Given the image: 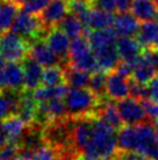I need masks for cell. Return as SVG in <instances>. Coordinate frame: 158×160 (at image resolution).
Instances as JSON below:
<instances>
[{"mask_svg":"<svg viewBox=\"0 0 158 160\" xmlns=\"http://www.w3.org/2000/svg\"><path fill=\"white\" fill-rule=\"evenodd\" d=\"M132 0H116V12L123 13L128 12L132 7Z\"/></svg>","mask_w":158,"mask_h":160,"instance_id":"obj_40","label":"cell"},{"mask_svg":"<svg viewBox=\"0 0 158 160\" xmlns=\"http://www.w3.org/2000/svg\"><path fill=\"white\" fill-rule=\"evenodd\" d=\"M20 7L14 0H0V35L12 28Z\"/></svg>","mask_w":158,"mask_h":160,"instance_id":"obj_18","label":"cell"},{"mask_svg":"<svg viewBox=\"0 0 158 160\" xmlns=\"http://www.w3.org/2000/svg\"><path fill=\"white\" fill-rule=\"evenodd\" d=\"M143 48L134 36H121L116 41V49L121 61H135L141 56Z\"/></svg>","mask_w":158,"mask_h":160,"instance_id":"obj_15","label":"cell"},{"mask_svg":"<svg viewBox=\"0 0 158 160\" xmlns=\"http://www.w3.org/2000/svg\"><path fill=\"white\" fill-rule=\"evenodd\" d=\"M69 89L66 84L55 85V87H48V85H40L39 88L33 90V95L37 102H44L49 101L51 98L61 97L65 98Z\"/></svg>","mask_w":158,"mask_h":160,"instance_id":"obj_26","label":"cell"},{"mask_svg":"<svg viewBox=\"0 0 158 160\" xmlns=\"http://www.w3.org/2000/svg\"><path fill=\"white\" fill-rule=\"evenodd\" d=\"M39 102L35 99L34 95L30 90H22L20 96V102L16 110V113L27 126H31L35 124L36 112H37Z\"/></svg>","mask_w":158,"mask_h":160,"instance_id":"obj_12","label":"cell"},{"mask_svg":"<svg viewBox=\"0 0 158 160\" xmlns=\"http://www.w3.org/2000/svg\"><path fill=\"white\" fill-rule=\"evenodd\" d=\"M92 1H93V0H92Z\"/></svg>","mask_w":158,"mask_h":160,"instance_id":"obj_47","label":"cell"},{"mask_svg":"<svg viewBox=\"0 0 158 160\" xmlns=\"http://www.w3.org/2000/svg\"><path fill=\"white\" fill-rule=\"evenodd\" d=\"M95 58H97L98 64L100 67L101 71H112L118 67V62L121 61L118 56V49H116V43L105 48H101L99 50L93 52Z\"/></svg>","mask_w":158,"mask_h":160,"instance_id":"obj_20","label":"cell"},{"mask_svg":"<svg viewBox=\"0 0 158 160\" xmlns=\"http://www.w3.org/2000/svg\"><path fill=\"white\" fill-rule=\"evenodd\" d=\"M69 13V0H50L48 6L39 15L44 29L48 31L57 26L62 19Z\"/></svg>","mask_w":158,"mask_h":160,"instance_id":"obj_9","label":"cell"},{"mask_svg":"<svg viewBox=\"0 0 158 160\" xmlns=\"http://www.w3.org/2000/svg\"><path fill=\"white\" fill-rule=\"evenodd\" d=\"M130 12L140 21L146 22L157 19L158 7L155 0H132Z\"/></svg>","mask_w":158,"mask_h":160,"instance_id":"obj_19","label":"cell"},{"mask_svg":"<svg viewBox=\"0 0 158 160\" xmlns=\"http://www.w3.org/2000/svg\"><path fill=\"white\" fill-rule=\"evenodd\" d=\"M8 142H9V138L7 136V132L5 130L2 122L0 120V146H4L6 144H8Z\"/></svg>","mask_w":158,"mask_h":160,"instance_id":"obj_41","label":"cell"},{"mask_svg":"<svg viewBox=\"0 0 158 160\" xmlns=\"http://www.w3.org/2000/svg\"><path fill=\"white\" fill-rule=\"evenodd\" d=\"M98 116L115 130L122 129L123 122L118 113V107L116 104H114L113 99H110L109 97H106L101 101L99 110H98Z\"/></svg>","mask_w":158,"mask_h":160,"instance_id":"obj_17","label":"cell"},{"mask_svg":"<svg viewBox=\"0 0 158 160\" xmlns=\"http://www.w3.org/2000/svg\"><path fill=\"white\" fill-rule=\"evenodd\" d=\"M118 110L121 119L124 124L135 125L149 120V117L144 110V107L140 99L134 97H126L118 101Z\"/></svg>","mask_w":158,"mask_h":160,"instance_id":"obj_6","label":"cell"},{"mask_svg":"<svg viewBox=\"0 0 158 160\" xmlns=\"http://www.w3.org/2000/svg\"><path fill=\"white\" fill-rule=\"evenodd\" d=\"M9 115H14L13 109L7 97L0 91V119H4Z\"/></svg>","mask_w":158,"mask_h":160,"instance_id":"obj_37","label":"cell"},{"mask_svg":"<svg viewBox=\"0 0 158 160\" xmlns=\"http://www.w3.org/2000/svg\"><path fill=\"white\" fill-rule=\"evenodd\" d=\"M28 55L36 60L42 67H51L56 64H62L61 58L50 48V46L44 40V38L31 41L29 43Z\"/></svg>","mask_w":158,"mask_h":160,"instance_id":"obj_10","label":"cell"},{"mask_svg":"<svg viewBox=\"0 0 158 160\" xmlns=\"http://www.w3.org/2000/svg\"><path fill=\"white\" fill-rule=\"evenodd\" d=\"M14 1H15L16 4H19V5H20V6H21V7H22V5H23V4H26V2H27V1H28V0H14Z\"/></svg>","mask_w":158,"mask_h":160,"instance_id":"obj_43","label":"cell"},{"mask_svg":"<svg viewBox=\"0 0 158 160\" xmlns=\"http://www.w3.org/2000/svg\"><path fill=\"white\" fill-rule=\"evenodd\" d=\"M57 27H59L62 31L65 32L67 36L72 40L80 35H84V33H86V29H85L83 22L79 20L77 15H75L71 12H69L62 19V21L58 23Z\"/></svg>","mask_w":158,"mask_h":160,"instance_id":"obj_23","label":"cell"},{"mask_svg":"<svg viewBox=\"0 0 158 160\" xmlns=\"http://www.w3.org/2000/svg\"><path fill=\"white\" fill-rule=\"evenodd\" d=\"M145 85H146L148 99L158 103V74L152 80H150Z\"/></svg>","mask_w":158,"mask_h":160,"instance_id":"obj_36","label":"cell"},{"mask_svg":"<svg viewBox=\"0 0 158 160\" xmlns=\"http://www.w3.org/2000/svg\"><path fill=\"white\" fill-rule=\"evenodd\" d=\"M116 130L98 115L70 118V157L86 154L97 160H113L118 153Z\"/></svg>","mask_w":158,"mask_h":160,"instance_id":"obj_1","label":"cell"},{"mask_svg":"<svg viewBox=\"0 0 158 160\" xmlns=\"http://www.w3.org/2000/svg\"><path fill=\"white\" fill-rule=\"evenodd\" d=\"M44 40L50 46L57 56L61 58L62 64L66 66L69 62V49H70V38L59 27L55 26L47 31Z\"/></svg>","mask_w":158,"mask_h":160,"instance_id":"obj_8","label":"cell"},{"mask_svg":"<svg viewBox=\"0 0 158 160\" xmlns=\"http://www.w3.org/2000/svg\"><path fill=\"white\" fill-rule=\"evenodd\" d=\"M5 66V58H4V56L1 55V53H0V69L4 67Z\"/></svg>","mask_w":158,"mask_h":160,"instance_id":"obj_42","label":"cell"},{"mask_svg":"<svg viewBox=\"0 0 158 160\" xmlns=\"http://www.w3.org/2000/svg\"><path fill=\"white\" fill-rule=\"evenodd\" d=\"M67 115L70 118H77L88 115H98V110L102 99L97 97L86 88H71L65 98Z\"/></svg>","mask_w":158,"mask_h":160,"instance_id":"obj_3","label":"cell"},{"mask_svg":"<svg viewBox=\"0 0 158 160\" xmlns=\"http://www.w3.org/2000/svg\"><path fill=\"white\" fill-rule=\"evenodd\" d=\"M25 90L23 67L18 62H8L0 69V90Z\"/></svg>","mask_w":158,"mask_h":160,"instance_id":"obj_7","label":"cell"},{"mask_svg":"<svg viewBox=\"0 0 158 160\" xmlns=\"http://www.w3.org/2000/svg\"><path fill=\"white\" fill-rule=\"evenodd\" d=\"M29 41L11 31L0 35V53L8 62H22L28 56Z\"/></svg>","mask_w":158,"mask_h":160,"instance_id":"obj_4","label":"cell"},{"mask_svg":"<svg viewBox=\"0 0 158 160\" xmlns=\"http://www.w3.org/2000/svg\"><path fill=\"white\" fill-rule=\"evenodd\" d=\"M90 80H91L90 72L76 69L69 64L65 66V82L71 88H87L90 84Z\"/></svg>","mask_w":158,"mask_h":160,"instance_id":"obj_28","label":"cell"},{"mask_svg":"<svg viewBox=\"0 0 158 160\" xmlns=\"http://www.w3.org/2000/svg\"><path fill=\"white\" fill-rule=\"evenodd\" d=\"M158 38V21H146L143 22L140 27V31L137 33L136 39L143 47H152L155 41Z\"/></svg>","mask_w":158,"mask_h":160,"instance_id":"obj_27","label":"cell"},{"mask_svg":"<svg viewBox=\"0 0 158 160\" xmlns=\"http://www.w3.org/2000/svg\"><path fill=\"white\" fill-rule=\"evenodd\" d=\"M93 6L108 12H116V0H93Z\"/></svg>","mask_w":158,"mask_h":160,"instance_id":"obj_39","label":"cell"},{"mask_svg":"<svg viewBox=\"0 0 158 160\" xmlns=\"http://www.w3.org/2000/svg\"><path fill=\"white\" fill-rule=\"evenodd\" d=\"M12 31L18 33L22 38H25L27 41H29V43L31 41L41 39L47 33L39 15L28 13L23 9L20 11L16 15L12 26Z\"/></svg>","mask_w":158,"mask_h":160,"instance_id":"obj_5","label":"cell"},{"mask_svg":"<svg viewBox=\"0 0 158 160\" xmlns=\"http://www.w3.org/2000/svg\"><path fill=\"white\" fill-rule=\"evenodd\" d=\"M22 67L25 72V89L33 91L36 88H39L42 84V76H43L42 66L28 55L22 61Z\"/></svg>","mask_w":158,"mask_h":160,"instance_id":"obj_14","label":"cell"},{"mask_svg":"<svg viewBox=\"0 0 158 160\" xmlns=\"http://www.w3.org/2000/svg\"><path fill=\"white\" fill-rule=\"evenodd\" d=\"M42 84L48 87L66 84L65 82V66L56 64L51 67H47L43 70L42 76Z\"/></svg>","mask_w":158,"mask_h":160,"instance_id":"obj_29","label":"cell"},{"mask_svg":"<svg viewBox=\"0 0 158 160\" xmlns=\"http://www.w3.org/2000/svg\"><path fill=\"white\" fill-rule=\"evenodd\" d=\"M106 85H107V76L105 75V71L93 72L91 80H90L88 89L100 99L108 97L107 92H106Z\"/></svg>","mask_w":158,"mask_h":160,"instance_id":"obj_31","label":"cell"},{"mask_svg":"<svg viewBox=\"0 0 158 160\" xmlns=\"http://www.w3.org/2000/svg\"><path fill=\"white\" fill-rule=\"evenodd\" d=\"M92 52V47H91V43L88 41L87 35H80L78 38H76L70 43L69 62H67V64L78 61V60H80L84 56L91 54Z\"/></svg>","mask_w":158,"mask_h":160,"instance_id":"obj_24","label":"cell"},{"mask_svg":"<svg viewBox=\"0 0 158 160\" xmlns=\"http://www.w3.org/2000/svg\"><path fill=\"white\" fill-rule=\"evenodd\" d=\"M142 104L144 107V110L149 117V119H158V103L150 101V99H143Z\"/></svg>","mask_w":158,"mask_h":160,"instance_id":"obj_38","label":"cell"},{"mask_svg":"<svg viewBox=\"0 0 158 160\" xmlns=\"http://www.w3.org/2000/svg\"><path fill=\"white\" fill-rule=\"evenodd\" d=\"M4 128L9 138V142H18L20 144L22 137L25 134V128L27 125L18 115H9L2 120Z\"/></svg>","mask_w":158,"mask_h":160,"instance_id":"obj_22","label":"cell"},{"mask_svg":"<svg viewBox=\"0 0 158 160\" xmlns=\"http://www.w3.org/2000/svg\"><path fill=\"white\" fill-rule=\"evenodd\" d=\"M107 96L113 101H121L130 95V78L120 74L118 70H112L107 75L106 85Z\"/></svg>","mask_w":158,"mask_h":160,"instance_id":"obj_11","label":"cell"},{"mask_svg":"<svg viewBox=\"0 0 158 160\" xmlns=\"http://www.w3.org/2000/svg\"><path fill=\"white\" fill-rule=\"evenodd\" d=\"M118 147L122 151H134L158 160V138L152 123L127 125L118 134Z\"/></svg>","mask_w":158,"mask_h":160,"instance_id":"obj_2","label":"cell"},{"mask_svg":"<svg viewBox=\"0 0 158 160\" xmlns=\"http://www.w3.org/2000/svg\"><path fill=\"white\" fill-rule=\"evenodd\" d=\"M21 152V146L18 142H8L0 146V160H16Z\"/></svg>","mask_w":158,"mask_h":160,"instance_id":"obj_33","label":"cell"},{"mask_svg":"<svg viewBox=\"0 0 158 160\" xmlns=\"http://www.w3.org/2000/svg\"><path fill=\"white\" fill-rule=\"evenodd\" d=\"M156 1V5H157V7H158V0H155Z\"/></svg>","mask_w":158,"mask_h":160,"instance_id":"obj_46","label":"cell"},{"mask_svg":"<svg viewBox=\"0 0 158 160\" xmlns=\"http://www.w3.org/2000/svg\"><path fill=\"white\" fill-rule=\"evenodd\" d=\"M154 126H155V130H156V134H157V138H158V119L155 120Z\"/></svg>","mask_w":158,"mask_h":160,"instance_id":"obj_44","label":"cell"},{"mask_svg":"<svg viewBox=\"0 0 158 160\" xmlns=\"http://www.w3.org/2000/svg\"><path fill=\"white\" fill-rule=\"evenodd\" d=\"M140 20L129 12L118 13L115 15L113 29L118 34V38L121 36H136L140 31Z\"/></svg>","mask_w":158,"mask_h":160,"instance_id":"obj_13","label":"cell"},{"mask_svg":"<svg viewBox=\"0 0 158 160\" xmlns=\"http://www.w3.org/2000/svg\"><path fill=\"white\" fill-rule=\"evenodd\" d=\"M59 157L61 152L57 147L45 142L33 151L30 160H59Z\"/></svg>","mask_w":158,"mask_h":160,"instance_id":"obj_32","label":"cell"},{"mask_svg":"<svg viewBox=\"0 0 158 160\" xmlns=\"http://www.w3.org/2000/svg\"><path fill=\"white\" fill-rule=\"evenodd\" d=\"M16 160H30V159H28V158H23V157H19Z\"/></svg>","mask_w":158,"mask_h":160,"instance_id":"obj_45","label":"cell"},{"mask_svg":"<svg viewBox=\"0 0 158 160\" xmlns=\"http://www.w3.org/2000/svg\"><path fill=\"white\" fill-rule=\"evenodd\" d=\"M116 160H152L150 157L138 153V152L134 151H121L116 153V156L114 157Z\"/></svg>","mask_w":158,"mask_h":160,"instance_id":"obj_35","label":"cell"},{"mask_svg":"<svg viewBox=\"0 0 158 160\" xmlns=\"http://www.w3.org/2000/svg\"><path fill=\"white\" fill-rule=\"evenodd\" d=\"M115 15L113 12H108L102 8L93 6L90 12V20H88V29H106L112 28L114 25Z\"/></svg>","mask_w":158,"mask_h":160,"instance_id":"obj_21","label":"cell"},{"mask_svg":"<svg viewBox=\"0 0 158 160\" xmlns=\"http://www.w3.org/2000/svg\"><path fill=\"white\" fill-rule=\"evenodd\" d=\"M49 2L50 0H28L26 4L22 5V9L30 14L40 15L42 11L48 6Z\"/></svg>","mask_w":158,"mask_h":160,"instance_id":"obj_34","label":"cell"},{"mask_svg":"<svg viewBox=\"0 0 158 160\" xmlns=\"http://www.w3.org/2000/svg\"><path fill=\"white\" fill-rule=\"evenodd\" d=\"M86 35L88 38L93 52L108 47V46L115 45L118 38V34L113 29V27L106 28V29H92V31H88Z\"/></svg>","mask_w":158,"mask_h":160,"instance_id":"obj_16","label":"cell"},{"mask_svg":"<svg viewBox=\"0 0 158 160\" xmlns=\"http://www.w3.org/2000/svg\"><path fill=\"white\" fill-rule=\"evenodd\" d=\"M39 103H41L42 107L45 109V111H47V113H48L49 118H50L51 122L65 119V118L69 117L64 98L56 97V98H51L49 101H44V102H39Z\"/></svg>","mask_w":158,"mask_h":160,"instance_id":"obj_25","label":"cell"},{"mask_svg":"<svg viewBox=\"0 0 158 160\" xmlns=\"http://www.w3.org/2000/svg\"><path fill=\"white\" fill-rule=\"evenodd\" d=\"M157 74V71L155 70L149 63L145 62L144 60L142 58V54H141L140 58H138L136 66H135L134 72H132V80H135L136 82L142 83V84H146Z\"/></svg>","mask_w":158,"mask_h":160,"instance_id":"obj_30","label":"cell"}]
</instances>
